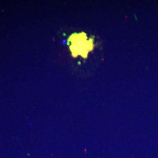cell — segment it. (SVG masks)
I'll return each instance as SVG.
<instances>
[{"instance_id":"6da1fadb","label":"cell","mask_w":158,"mask_h":158,"mask_svg":"<svg viewBox=\"0 0 158 158\" xmlns=\"http://www.w3.org/2000/svg\"><path fill=\"white\" fill-rule=\"evenodd\" d=\"M69 42L71 44L70 49L74 57L81 55L86 58L88 53L92 51L94 48L93 40L90 39L87 40L86 34L83 32L73 34L69 38Z\"/></svg>"}]
</instances>
